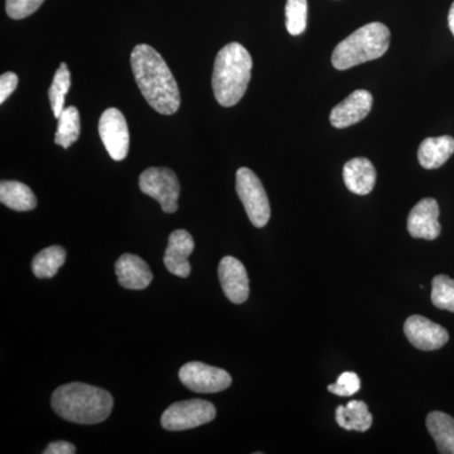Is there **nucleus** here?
Masks as SVG:
<instances>
[{
  "label": "nucleus",
  "mask_w": 454,
  "mask_h": 454,
  "mask_svg": "<svg viewBox=\"0 0 454 454\" xmlns=\"http://www.w3.org/2000/svg\"><path fill=\"white\" fill-rule=\"evenodd\" d=\"M82 133V121H80L79 110L74 106L66 107L59 118L55 143L67 149L79 139Z\"/></svg>",
  "instance_id": "nucleus-22"
},
{
  "label": "nucleus",
  "mask_w": 454,
  "mask_h": 454,
  "mask_svg": "<svg viewBox=\"0 0 454 454\" xmlns=\"http://www.w3.org/2000/svg\"><path fill=\"white\" fill-rule=\"evenodd\" d=\"M236 192L243 202L245 211L253 225H267L270 220V203L262 181L252 169L243 167L236 172Z\"/></svg>",
  "instance_id": "nucleus-5"
},
{
  "label": "nucleus",
  "mask_w": 454,
  "mask_h": 454,
  "mask_svg": "<svg viewBox=\"0 0 454 454\" xmlns=\"http://www.w3.org/2000/svg\"><path fill=\"white\" fill-rule=\"evenodd\" d=\"M195 250L192 235L186 230H176L169 236L168 247L164 253V265L169 273L179 278H187L191 274V264L188 262L191 254Z\"/></svg>",
  "instance_id": "nucleus-14"
},
{
  "label": "nucleus",
  "mask_w": 454,
  "mask_h": 454,
  "mask_svg": "<svg viewBox=\"0 0 454 454\" xmlns=\"http://www.w3.org/2000/svg\"><path fill=\"white\" fill-rule=\"evenodd\" d=\"M404 333L414 348L434 351L443 348L450 340L446 328L423 316H411L404 324Z\"/></svg>",
  "instance_id": "nucleus-10"
},
{
  "label": "nucleus",
  "mask_w": 454,
  "mask_h": 454,
  "mask_svg": "<svg viewBox=\"0 0 454 454\" xmlns=\"http://www.w3.org/2000/svg\"><path fill=\"white\" fill-rule=\"evenodd\" d=\"M70 88L71 74L70 71H68L67 65L62 62L59 70L56 71L52 85H51L49 90L51 107H52L53 115H55L57 119L64 113L65 98Z\"/></svg>",
  "instance_id": "nucleus-23"
},
{
  "label": "nucleus",
  "mask_w": 454,
  "mask_h": 454,
  "mask_svg": "<svg viewBox=\"0 0 454 454\" xmlns=\"http://www.w3.org/2000/svg\"><path fill=\"white\" fill-rule=\"evenodd\" d=\"M219 278L227 300L241 304L249 298V277L240 260L234 256H225L220 262Z\"/></svg>",
  "instance_id": "nucleus-11"
},
{
  "label": "nucleus",
  "mask_w": 454,
  "mask_h": 454,
  "mask_svg": "<svg viewBox=\"0 0 454 454\" xmlns=\"http://www.w3.org/2000/svg\"><path fill=\"white\" fill-rule=\"evenodd\" d=\"M66 250L59 245L46 247L35 256L32 262V271L37 278L55 277L59 268L65 264Z\"/></svg>",
  "instance_id": "nucleus-21"
},
{
  "label": "nucleus",
  "mask_w": 454,
  "mask_h": 454,
  "mask_svg": "<svg viewBox=\"0 0 454 454\" xmlns=\"http://www.w3.org/2000/svg\"><path fill=\"white\" fill-rule=\"evenodd\" d=\"M98 134L114 160H122L129 152V129L121 110L110 107L98 121Z\"/></svg>",
  "instance_id": "nucleus-9"
},
{
  "label": "nucleus",
  "mask_w": 454,
  "mask_h": 454,
  "mask_svg": "<svg viewBox=\"0 0 454 454\" xmlns=\"http://www.w3.org/2000/svg\"><path fill=\"white\" fill-rule=\"evenodd\" d=\"M432 301L439 309L454 313V279L437 276L432 282Z\"/></svg>",
  "instance_id": "nucleus-25"
},
{
  "label": "nucleus",
  "mask_w": 454,
  "mask_h": 454,
  "mask_svg": "<svg viewBox=\"0 0 454 454\" xmlns=\"http://www.w3.org/2000/svg\"><path fill=\"white\" fill-rule=\"evenodd\" d=\"M44 454H74L76 453V447L68 442L59 441L53 442L49 444V447L44 450Z\"/></svg>",
  "instance_id": "nucleus-29"
},
{
  "label": "nucleus",
  "mask_w": 454,
  "mask_h": 454,
  "mask_svg": "<svg viewBox=\"0 0 454 454\" xmlns=\"http://www.w3.org/2000/svg\"><path fill=\"white\" fill-rule=\"evenodd\" d=\"M343 181L355 195H369L376 184L375 167L367 158H354L343 167Z\"/></svg>",
  "instance_id": "nucleus-16"
},
{
  "label": "nucleus",
  "mask_w": 454,
  "mask_h": 454,
  "mask_svg": "<svg viewBox=\"0 0 454 454\" xmlns=\"http://www.w3.org/2000/svg\"><path fill=\"white\" fill-rule=\"evenodd\" d=\"M0 202L14 211H32L37 206V199L31 188L22 182L2 181Z\"/></svg>",
  "instance_id": "nucleus-19"
},
{
  "label": "nucleus",
  "mask_w": 454,
  "mask_h": 454,
  "mask_svg": "<svg viewBox=\"0 0 454 454\" xmlns=\"http://www.w3.org/2000/svg\"><path fill=\"white\" fill-rule=\"evenodd\" d=\"M216 417V408L210 402L201 399L184 400L169 406L160 418L164 429L181 432L197 428L212 422Z\"/></svg>",
  "instance_id": "nucleus-6"
},
{
  "label": "nucleus",
  "mask_w": 454,
  "mask_h": 454,
  "mask_svg": "<svg viewBox=\"0 0 454 454\" xmlns=\"http://www.w3.org/2000/svg\"><path fill=\"white\" fill-rule=\"evenodd\" d=\"M253 59L240 43L226 44L215 59L212 89L221 106H234L243 98L252 79Z\"/></svg>",
  "instance_id": "nucleus-3"
},
{
  "label": "nucleus",
  "mask_w": 454,
  "mask_h": 454,
  "mask_svg": "<svg viewBox=\"0 0 454 454\" xmlns=\"http://www.w3.org/2000/svg\"><path fill=\"white\" fill-rule=\"evenodd\" d=\"M43 2L44 0H7L5 9L12 20H23L38 11Z\"/></svg>",
  "instance_id": "nucleus-27"
},
{
  "label": "nucleus",
  "mask_w": 454,
  "mask_h": 454,
  "mask_svg": "<svg viewBox=\"0 0 454 454\" xmlns=\"http://www.w3.org/2000/svg\"><path fill=\"white\" fill-rule=\"evenodd\" d=\"M427 428L434 439L439 453L454 454V419L450 415L432 411L427 417Z\"/></svg>",
  "instance_id": "nucleus-20"
},
{
  "label": "nucleus",
  "mask_w": 454,
  "mask_h": 454,
  "mask_svg": "<svg viewBox=\"0 0 454 454\" xmlns=\"http://www.w3.org/2000/svg\"><path fill=\"white\" fill-rule=\"evenodd\" d=\"M139 188L145 195L157 200L166 214H175L178 210L181 186L177 176L172 169L160 167L145 169L140 175Z\"/></svg>",
  "instance_id": "nucleus-7"
},
{
  "label": "nucleus",
  "mask_w": 454,
  "mask_h": 454,
  "mask_svg": "<svg viewBox=\"0 0 454 454\" xmlns=\"http://www.w3.org/2000/svg\"><path fill=\"white\" fill-rule=\"evenodd\" d=\"M286 31L292 35H300L306 31L309 17L307 0H286Z\"/></svg>",
  "instance_id": "nucleus-24"
},
{
  "label": "nucleus",
  "mask_w": 454,
  "mask_h": 454,
  "mask_svg": "<svg viewBox=\"0 0 454 454\" xmlns=\"http://www.w3.org/2000/svg\"><path fill=\"white\" fill-rule=\"evenodd\" d=\"M439 206L434 199H424L414 206L408 216V231L415 239L435 240L441 235Z\"/></svg>",
  "instance_id": "nucleus-13"
},
{
  "label": "nucleus",
  "mask_w": 454,
  "mask_h": 454,
  "mask_svg": "<svg viewBox=\"0 0 454 454\" xmlns=\"http://www.w3.org/2000/svg\"><path fill=\"white\" fill-rule=\"evenodd\" d=\"M336 422L340 428L364 433L372 428V414L366 403L351 400L348 405L336 409Z\"/></svg>",
  "instance_id": "nucleus-18"
},
{
  "label": "nucleus",
  "mask_w": 454,
  "mask_h": 454,
  "mask_svg": "<svg viewBox=\"0 0 454 454\" xmlns=\"http://www.w3.org/2000/svg\"><path fill=\"white\" fill-rule=\"evenodd\" d=\"M448 26H450V32H452L454 35V2L452 7L450 9V13H448Z\"/></svg>",
  "instance_id": "nucleus-30"
},
{
  "label": "nucleus",
  "mask_w": 454,
  "mask_h": 454,
  "mask_svg": "<svg viewBox=\"0 0 454 454\" xmlns=\"http://www.w3.org/2000/svg\"><path fill=\"white\" fill-rule=\"evenodd\" d=\"M360 387L361 380L357 373L346 372L340 373L336 384L330 385L327 389L334 395L346 397L355 395L360 391Z\"/></svg>",
  "instance_id": "nucleus-26"
},
{
  "label": "nucleus",
  "mask_w": 454,
  "mask_h": 454,
  "mask_svg": "<svg viewBox=\"0 0 454 454\" xmlns=\"http://www.w3.org/2000/svg\"><path fill=\"white\" fill-rule=\"evenodd\" d=\"M51 403L55 413L62 419L85 426L106 420L114 406L109 391L82 382H71L57 387Z\"/></svg>",
  "instance_id": "nucleus-2"
},
{
  "label": "nucleus",
  "mask_w": 454,
  "mask_h": 454,
  "mask_svg": "<svg viewBox=\"0 0 454 454\" xmlns=\"http://www.w3.org/2000/svg\"><path fill=\"white\" fill-rule=\"evenodd\" d=\"M179 380L187 389L200 394H214L226 390L232 379L225 370L202 363H188L179 370Z\"/></svg>",
  "instance_id": "nucleus-8"
},
{
  "label": "nucleus",
  "mask_w": 454,
  "mask_h": 454,
  "mask_svg": "<svg viewBox=\"0 0 454 454\" xmlns=\"http://www.w3.org/2000/svg\"><path fill=\"white\" fill-rule=\"evenodd\" d=\"M390 47V31L382 23L361 27L340 42L333 51V65L340 71L380 59Z\"/></svg>",
  "instance_id": "nucleus-4"
},
{
  "label": "nucleus",
  "mask_w": 454,
  "mask_h": 454,
  "mask_svg": "<svg viewBox=\"0 0 454 454\" xmlns=\"http://www.w3.org/2000/svg\"><path fill=\"white\" fill-rule=\"evenodd\" d=\"M134 79L146 103L162 115H172L181 106V95L168 65L148 44H138L130 56Z\"/></svg>",
  "instance_id": "nucleus-1"
},
{
  "label": "nucleus",
  "mask_w": 454,
  "mask_h": 454,
  "mask_svg": "<svg viewBox=\"0 0 454 454\" xmlns=\"http://www.w3.org/2000/svg\"><path fill=\"white\" fill-rule=\"evenodd\" d=\"M115 274L122 288L143 291L153 280V273L145 260L133 254H124L115 262Z\"/></svg>",
  "instance_id": "nucleus-15"
},
{
  "label": "nucleus",
  "mask_w": 454,
  "mask_h": 454,
  "mask_svg": "<svg viewBox=\"0 0 454 454\" xmlns=\"http://www.w3.org/2000/svg\"><path fill=\"white\" fill-rule=\"evenodd\" d=\"M372 107V95L366 90H356L349 94L342 103L333 107L330 121L337 129L351 127L363 121Z\"/></svg>",
  "instance_id": "nucleus-12"
},
{
  "label": "nucleus",
  "mask_w": 454,
  "mask_h": 454,
  "mask_svg": "<svg viewBox=\"0 0 454 454\" xmlns=\"http://www.w3.org/2000/svg\"><path fill=\"white\" fill-rule=\"evenodd\" d=\"M454 153V138L450 136L438 138H427L418 151V160L426 169H437L452 157Z\"/></svg>",
  "instance_id": "nucleus-17"
},
{
  "label": "nucleus",
  "mask_w": 454,
  "mask_h": 454,
  "mask_svg": "<svg viewBox=\"0 0 454 454\" xmlns=\"http://www.w3.org/2000/svg\"><path fill=\"white\" fill-rule=\"evenodd\" d=\"M18 86V76L14 73H5L0 76V104H4L5 100Z\"/></svg>",
  "instance_id": "nucleus-28"
}]
</instances>
